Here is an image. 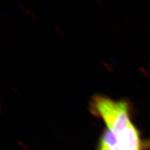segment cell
I'll list each match as a JSON object with an SVG mask.
<instances>
[{
	"label": "cell",
	"instance_id": "obj_1",
	"mask_svg": "<svg viewBox=\"0 0 150 150\" xmlns=\"http://www.w3.org/2000/svg\"><path fill=\"white\" fill-rule=\"evenodd\" d=\"M91 110L94 115L104 121L109 129L120 133L132 124L129 106L125 101L112 100L104 96H95L91 103Z\"/></svg>",
	"mask_w": 150,
	"mask_h": 150
},
{
	"label": "cell",
	"instance_id": "obj_2",
	"mask_svg": "<svg viewBox=\"0 0 150 150\" xmlns=\"http://www.w3.org/2000/svg\"><path fill=\"white\" fill-rule=\"evenodd\" d=\"M116 133L121 150H140L139 134L133 123L123 131Z\"/></svg>",
	"mask_w": 150,
	"mask_h": 150
}]
</instances>
